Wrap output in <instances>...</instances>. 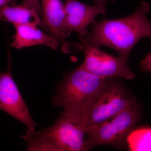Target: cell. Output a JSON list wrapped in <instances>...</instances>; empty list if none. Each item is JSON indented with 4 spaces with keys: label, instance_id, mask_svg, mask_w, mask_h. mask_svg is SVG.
Here are the masks:
<instances>
[{
    "label": "cell",
    "instance_id": "2e32d148",
    "mask_svg": "<svg viewBox=\"0 0 151 151\" xmlns=\"http://www.w3.org/2000/svg\"><path fill=\"white\" fill-rule=\"evenodd\" d=\"M16 4L15 0H0V6L13 5Z\"/></svg>",
    "mask_w": 151,
    "mask_h": 151
},
{
    "label": "cell",
    "instance_id": "5bb4252c",
    "mask_svg": "<svg viewBox=\"0 0 151 151\" xmlns=\"http://www.w3.org/2000/svg\"><path fill=\"white\" fill-rule=\"evenodd\" d=\"M140 66L142 71L151 73V53L147 55L141 61Z\"/></svg>",
    "mask_w": 151,
    "mask_h": 151
},
{
    "label": "cell",
    "instance_id": "8992f818",
    "mask_svg": "<svg viewBox=\"0 0 151 151\" xmlns=\"http://www.w3.org/2000/svg\"><path fill=\"white\" fill-rule=\"evenodd\" d=\"M81 41L84 59L80 67L89 73L103 78L122 77L131 80L135 74L128 65V58L113 56Z\"/></svg>",
    "mask_w": 151,
    "mask_h": 151
},
{
    "label": "cell",
    "instance_id": "e0dca14e",
    "mask_svg": "<svg viewBox=\"0 0 151 151\" xmlns=\"http://www.w3.org/2000/svg\"><path fill=\"white\" fill-rule=\"evenodd\" d=\"M150 37H151V35H150Z\"/></svg>",
    "mask_w": 151,
    "mask_h": 151
},
{
    "label": "cell",
    "instance_id": "8fae6325",
    "mask_svg": "<svg viewBox=\"0 0 151 151\" xmlns=\"http://www.w3.org/2000/svg\"><path fill=\"white\" fill-rule=\"evenodd\" d=\"M39 15L35 10L22 4L0 6V21L9 22L14 26L43 25L45 26Z\"/></svg>",
    "mask_w": 151,
    "mask_h": 151
},
{
    "label": "cell",
    "instance_id": "7c38bea8",
    "mask_svg": "<svg viewBox=\"0 0 151 151\" xmlns=\"http://www.w3.org/2000/svg\"><path fill=\"white\" fill-rule=\"evenodd\" d=\"M126 140L130 150L151 151V128L133 130L127 136Z\"/></svg>",
    "mask_w": 151,
    "mask_h": 151
},
{
    "label": "cell",
    "instance_id": "277c9868",
    "mask_svg": "<svg viewBox=\"0 0 151 151\" xmlns=\"http://www.w3.org/2000/svg\"><path fill=\"white\" fill-rule=\"evenodd\" d=\"M108 79L92 94L81 109V119L86 127L108 121L138 104L120 84L109 82Z\"/></svg>",
    "mask_w": 151,
    "mask_h": 151
},
{
    "label": "cell",
    "instance_id": "9a60e30c",
    "mask_svg": "<svg viewBox=\"0 0 151 151\" xmlns=\"http://www.w3.org/2000/svg\"><path fill=\"white\" fill-rule=\"evenodd\" d=\"M95 5L100 6L104 9L106 10V4L109 1H114L115 0H93Z\"/></svg>",
    "mask_w": 151,
    "mask_h": 151
},
{
    "label": "cell",
    "instance_id": "4fadbf2b",
    "mask_svg": "<svg viewBox=\"0 0 151 151\" xmlns=\"http://www.w3.org/2000/svg\"><path fill=\"white\" fill-rule=\"evenodd\" d=\"M22 4L35 10L39 14L42 16L41 6L39 0H23Z\"/></svg>",
    "mask_w": 151,
    "mask_h": 151
},
{
    "label": "cell",
    "instance_id": "3957f363",
    "mask_svg": "<svg viewBox=\"0 0 151 151\" xmlns=\"http://www.w3.org/2000/svg\"><path fill=\"white\" fill-rule=\"evenodd\" d=\"M108 78L94 75L79 66L68 73L59 84L52 98L53 105L64 108L62 116L80 117L84 104Z\"/></svg>",
    "mask_w": 151,
    "mask_h": 151
},
{
    "label": "cell",
    "instance_id": "ba28073f",
    "mask_svg": "<svg viewBox=\"0 0 151 151\" xmlns=\"http://www.w3.org/2000/svg\"><path fill=\"white\" fill-rule=\"evenodd\" d=\"M44 24L61 45V51L70 53L81 50V44L69 42L65 40L70 35L65 27L64 6L61 0H41Z\"/></svg>",
    "mask_w": 151,
    "mask_h": 151
},
{
    "label": "cell",
    "instance_id": "9c48e42d",
    "mask_svg": "<svg viewBox=\"0 0 151 151\" xmlns=\"http://www.w3.org/2000/svg\"><path fill=\"white\" fill-rule=\"evenodd\" d=\"M64 6L65 29L69 34L76 32L79 37L86 35L88 26L95 23L96 16L106 12L100 6H89L76 0H65Z\"/></svg>",
    "mask_w": 151,
    "mask_h": 151
},
{
    "label": "cell",
    "instance_id": "7a4b0ae2",
    "mask_svg": "<svg viewBox=\"0 0 151 151\" xmlns=\"http://www.w3.org/2000/svg\"><path fill=\"white\" fill-rule=\"evenodd\" d=\"M86 129L81 116H62L52 127L22 137L27 143V151H88Z\"/></svg>",
    "mask_w": 151,
    "mask_h": 151
},
{
    "label": "cell",
    "instance_id": "52a82bcc",
    "mask_svg": "<svg viewBox=\"0 0 151 151\" xmlns=\"http://www.w3.org/2000/svg\"><path fill=\"white\" fill-rule=\"evenodd\" d=\"M0 110L24 124L27 128L26 133L35 131L36 123L30 115L12 76L10 54L8 55L7 72H0Z\"/></svg>",
    "mask_w": 151,
    "mask_h": 151
},
{
    "label": "cell",
    "instance_id": "5b68a950",
    "mask_svg": "<svg viewBox=\"0 0 151 151\" xmlns=\"http://www.w3.org/2000/svg\"><path fill=\"white\" fill-rule=\"evenodd\" d=\"M140 116L139 106L137 104L118 113L111 120L86 127L88 150L103 145L121 147Z\"/></svg>",
    "mask_w": 151,
    "mask_h": 151
},
{
    "label": "cell",
    "instance_id": "30bf717a",
    "mask_svg": "<svg viewBox=\"0 0 151 151\" xmlns=\"http://www.w3.org/2000/svg\"><path fill=\"white\" fill-rule=\"evenodd\" d=\"M15 34L12 46L21 49L35 45H46L56 50L60 45L59 42L52 35H49L39 29L37 26L18 25L14 26Z\"/></svg>",
    "mask_w": 151,
    "mask_h": 151
},
{
    "label": "cell",
    "instance_id": "6da1fadb",
    "mask_svg": "<svg viewBox=\"0 0 151 151\" xmlns=\"http://www.w3.org/2000/svg\"><path fill=\"white\" fill-rule=\"evenodd\" d=\"M150 6L142 2L133 14L119 19L105 20L95 23L92 32L79 37L93 47L105 45L129 58L132 49L141 39L151 35V22L147 18Z\"/></svg>",
    "mask_w": 151,
    "mask_h": 151
}]
</instances>
